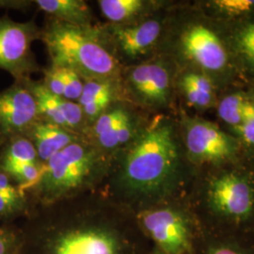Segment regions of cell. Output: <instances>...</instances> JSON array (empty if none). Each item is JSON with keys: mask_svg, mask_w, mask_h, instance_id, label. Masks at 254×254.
<instances>
[{"mask_svg": "<svg viewBox=\"0 0 254 254\" xmlns=\"http://www.w3.org/2000/svg\"><path fill=\"white\" fill-rule=\"evenodd\" d=\"M210 254H238L236 251L229 249V248H217L214 249Z\"/></svg>", "mask_w": 254, "mask_h": 254, "instance_id": "83f0119b", "label": "cell"}, {"mask_svg": "<svg viewBox=\"0 0 254 254\" xmlns=\"http://www.w3.org/2000/svg\"><path fill=\"white\" fill-rule=\"evenodd\" d=\"M22 81L36 100L39 119L66 128L63 115L56 102V95L46 89L43 82L32 81L30 78L23 79Z\"/></svg>", "mask_w": 254, "mask_h": 254, "instance_id": "2e32d148", "label": "cell"}, {"mask_svg": "<svg viewBox=\"0 0 254 254\" xmlns=\"http://www.w3.org/2000/svg\"><path fill=\"white\" fill-rule=\"evenodd\" d=\"M209 196L217 211L231 218H247L254 209L252 187L245 179L233 173L222 175L213 182Z\"/></svg>", "mask_w": 254, "mask_h": 254, "instance_id": "8fae6325", "label": "cell"}, {"mask_svg": "<svg viewBox=\"0 0 254 254\" xmlns=\"http://www.w3.org/2000/svg\"><path fill=\"white\" fill-rule=\"evenodd\" d=\"M102 14L113 25H127L136 22L145 10L146 2L142 0H99Z\"/></svg>", "mask_w": 254, "mask_h": 254, "instance_id": "9a60e30c", "label": "cell"}, {"mask_svg": "<svg viewBox=\"0 0 254 254\" xmlns=\"http://www.w3.org/2000/svg\"><path fill=\"white\" fill-rule=\"evenodd\" d=\"M141 223L148 234L167 254H183L190 248L187 221L173 209H156L141 215Z\"/></svg>", "mask_w": 254, "mask_h": 254, "instance_id": "9c48e42d", "label": "cell"}, {"mask_svg": "<svg viewBox=\"0 0 254 254\" xmlns=\"http://www.w3.org/2000/svg\"><path fill=\"white\" fill-rule=\"evenodd\" d=\"M22 3L24 2H18V1H0V7H20L21 5H23Z\"/></svg>", "mask_w": 254, "mask_h": 254, "instance_id": "f1b7e54d", "label": "cell"}, {"mask_svg": "<svg viewBox=\"0 0 254 254\" xmlns=\"http://www.w3.org/2000/svg\"><path fill=\"white\" fill-rule=\"evenodd\" d=\"M41 38L52 66L72 70L84 81H121L123 65L106 44L98 26L76 27L52 19Z\"/></svg>", "mask_w": 254, "mask_h": 254, "instance_id": "7a4b0ae2", "label": "cell"}, {"mask_svg": "<svg viewBox=\"0 0 254 254\" xmlns=\"http://www.w3.org/2000/svg\"><path fill=\"white\" fill-rule=\"evenodd\" d=\"M184 127L185 142L193 160L219 163L236 154L234 138L215 125L201 120H186Z\"/></svg>", "mask_w": 254, "mask_h": 254, "instance_id": "52a82bcc", "label": "cell"}, {"mask_svg": "<svg viewBox=\"0 0 254 254\" xmlns=\"http://www.w3.org/2000/svg\"><path fill=\"white\" fill-rule=\"evenodd\" d=\"M23 205L24 192L13 186L9 176L0 171V217L13 215Z\"/></svg>", "mask_w": 254, "mask_h": 254, "instance_id": "44dd1931", "label": "cell"}, {"mask_svg": "<svg viewBox=\"0 0 254 254\" xmlns=\"http://www.w3.org/2000/svg\"><path fill=\"white\" fill-rule=\"evenodd\" d=\"M108 156L109 154L83 137L42 165L36 186L46 200L60 199L90 181Z\"/></svg>", "mask_w": 254, "mask_h": 254, "instance_id": "3957f363", "label": "cell"}, {"mask_svg": "<svg viewBox=\"0 0 254 254\" xmlns=\"http://www.w3.org/2000/svg\"><path fill=\"white\" fill-rule=\"evenodd\" d=\"M3 141H4V139H3V137H2V136H0V144H1V143H3Z\"/></svg>", "mask_w": 254, "mask_h": 254, "instance_id": "f546056e", "label": "cell"}, {"mask_svg": "<svg viewBox=\"0 0 254 254\" xmlns=\"http://www.w3.org/2000/svg\"><path fill=\"white\" fill-rule=\"evenodd\" d=\"M216 7L229 14H241L254 7V0H218L214 2Z\"/></svg>", "mask_w": 254, "mask_h": 254, "instance_id": "d4e9b609", "label": "cell"}, {"mask_svg": "<svg viewBox=\"0 0 254 254\" xmlns=\"http://www.w3.org/2000/svg\"><path fill=\"white\" fill-rule=\"evenodd\" d=\"M236 130L247 144L254 147V97L243 124Z\"/></svg>", "mask_w": 254, "mask_h": 254, "instance_id": "484cf974", "label": "cell"}, {"mask_svg": "<svg viewBox=\"0 0 254 254\" xmlns=\"http://www.w3.org/2000/svg\"><path fill=\"white\" fill-rule=\"evenodd\" d=\"M121 83L124 95L127 94L147 107L162 108L171 100L172 74L163 62L123 67Z\"/></svg>", "mask_w": 254, "mask_h": 254, "instance_id": "5b68a950", "label": "cell"}, {"mask_svg": "<svg viewBox=\"0 0 254 254\" xmlns=\"http://www.w3.org/2000/svg\"><path fill=\"white\" fill-rule=\"evenodd\" d=\"M9 246L10 241L9 236L5 234L4 231L0 229V254H8Z\"/></svg>", "mask_w": 254, "mask_h": 254, "instance_id": "4316f807", "label": "cell"}, {"mask_svg": "<svg viewBox=\"0 0 254 254\" xmlns=\"http://www.w3.org/2000/svg\"><path fill=\"white\" fill-rule=\"evenodd\" d=\"M182 91L188 102L197 108H207L213 102L212 83L202 74L187 73L182 76Z\"/></svg>", "mask_w": 254, "mask_h": 254, "instance_id": "e0dca14e", "label": "cell"}, {"mask_svg": "<svg viewBox=\"0 0 254 254\" xmlns=\"http://www.w3.org/2000/svg\"><path fill=\"white\" fill-rule=\"evenodd\" d=\"M253 96L236 92L223 98L218 107V115L229 126L239 128L245 120L252 105Z\"/></svg>", "mask_w": 254, "mask_h": 254, "instance_id": "ac0fdd59", "label": "cell"}, {"mask_svg": "<svg viewBox=\"0 0 254 254\" xmlns=\"http://www.w3.org/2000/svg\"><path fill=\"white\" fill-rule=\"evenodd\" d=\"M38 119L36 100L22 80L0 91V136L4 140L24 136Z\"/></svg>", "mask_w": 254, "mask_h": 254, "instance_id": "ba28073f", "label": "cell"}, {"mask_svg": "<svg viewBox=\"0 0 254 254\" xmlns=\"http://www.w3.org/2000/svg\"><path fill=\"white\" fill-rule=\"evenodd\" d=\"M59 68L61 69L64 80V98L73 102H78L83 91L84 80L72 70L61 67Z\"/></svg>", "mask_w": 254, "mask_h": 254, "instance_id": "7402d4cb", "label": "cell"}, {"mask_svg": "<svg viewBox=\"0 0 254 254\" xmlns=\"http://www.w3.org/2000/svg\"><path fill=\"white\" fill-rule=\"evenodd\" d=\"M41 35L33 21L19 23L8 16L0 17V69L10 73L16 81L29 78L38 70L31 46Z\"/></svg>", "mask_w": 254, "mask_h": 254, "instance_id": "277c9868", "label": "cell"}, {"mask_svg": "<svg viewBox=\"0 0 254 254\" xmlns=\"http://www.w3.org/2000/svg\"><path fill=\"white\" fill-rule=\"evenodd\" d=\"M236 42L240 52L254 65V23L247 25L239 31Z\"/></svg>", "mask_w": 254, "mask_h": 254, "instance_id": "603a6c76", "label": "cell"}, {"mask_svg": "<svg viewBox=\"0 0 254 254\" xmlns=\"http://www.w3.org/2000/svg\"><path fill=\"white\" fill-rule=\"evenodd\" d=\"M182 52L202 69L218 72L228 63L226 49L218 35L209 27L195 24L187 27L180 37Z\"/></svg>", "mask_w": 254, "mask_h": 254, "instance_id": "30bf717a", "label": "cell"}, {"mask_svg": "<svg viewBox=\"0 0 254 254\" xmlns=\"http://www.w3.org/2000/svg\"><path fill=\"white\" fill-rule=\"evenodd\" d=\"M0 160L19 163L41 164L33 143L23 135L10 136L3 141Z\"/></svg>", "mask_w": 254, "mask_h": 254, "instance_id": "d6986e66", "label": "cell"}, {"mask_svg": "<svg viewBox=\"0 0 254 254\" xmlns=\"http://www.w3.org/2000/svg\"><path fill=\"white\" fill-rule=\"evenodd\" d=\"M56 254H117V243L112 236L101 231H77L58 242Z\"/></svg>", "mask_w": 254, "mask_h": 254, "instance_id": "4fadbf2b", "label": "cell"}, {"mask_svg": "<svg viewBox=\"0 0 254 254\" xmlns=\"http://www.w3.org/2000/svg\"><path fill=\"white\" fill-rule=\"evenodd\" d=\"M42 165L0 160V171L17 182L20 185L19 189L24 192L36 186L42 173Z\"/></svg>", "mask_w": 254, "mask_h": 254, "instance_id": "ffe728a7", "label": "cell"}, {"mask_svg": "<svg viewBox=\"0 0 254 254\" xmlns=\"http://www.w3.org/2000/svg\"><path fill=\"white\" fill-rule=\"evenodd\" d=\"M52 18L76 27H93L90 6L83 0H37L34 2Z\"/></svg>", "mask_w": 254, "mask_h": 254, "instance_id": "5bb4252c", "label": "cell"}, {"mask_svg": "<svg viewBox=\"0 0 254 254\" xmlns=\"http://www.w3.org/2000/svg\"><path fill=\"white\" fill-rule=\"evenodd\" d=\"M119 152H122L119 179L132 194L163 191L177 173L179 148L174 127L167 120L154 121Z\"/></svg>", "mask_w": 254, "mask_h": 254, "instance_id": "6da1fadb", "label": "cell"}, {"mask_svg": "<svg viewBox=\"0 0 254 254\" xmlns=\"http://www.w3.org/2000/svg\"><path fill=\"white\" fill-rule=\"evenodd\" d=\"M99 29L106 44L121 64L122 59L135 61L148 54L161 36L163 25L159 19L148 18L127 25L108 24Z\"/></svg>", "mask_w": 254, "mask_h": 254, "instance_id": "8992f818", "label": "cell"}, {"mask_svg": "<svg viewBox=\"0 0 254 254\" xmlns=\"http://www.w3.org/2000/svg\"><path fill=\"white\" fill-rule=\"evenodd\" d=\"M33 143L40 161H48L54 154L84 136L67 128L38 119L24 135Z\"/></svg>", "mask_w": 254, "mask_h": 254, "instance_id": "7c38bea8", "label": "cell"}, {"mask_svg": "<svg viewBox=\"0 0 254 254\" xmlns=\"http://www.w3.org/2000/svg\"><path fill=\"white\" fill-rule=\"evenodd\" d=\"M45 77L43 84L46 89L57 96L64 97V85L63 75L59 67L52 66L45 70Z\"/></svg>", "mask_w": 254, "mask_h": 254, "instance_id": "cb8c5ba5", "label": "cell"}]
</instances>
